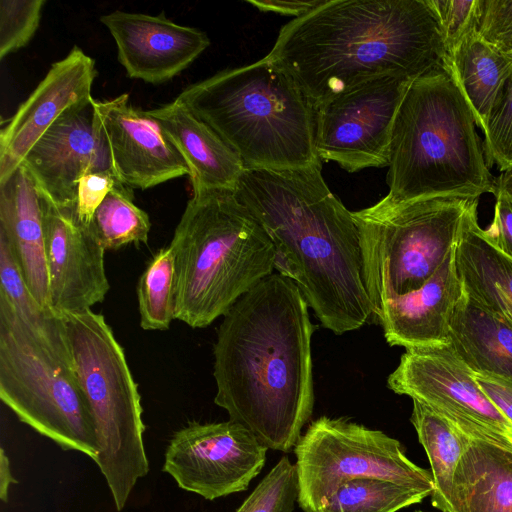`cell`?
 Listing matches in <instances>:
<instances>
[{"label": "cell", "instance_id": "obj_40", "mask_svg": "<svg viewBox=\"0 0 512 512\" xmlns=\"http://www.w3.org/2000/svg\"><path fill=\"white\" fill-rule=\"evenodd\" d=\"M13 483H17V480L11 473L9 458L4 448H0V499L3 502L8 501L9 487Z\"/></svg>", "mask_w": 512, "mask_h": 512}, {"label": "cell", "instance_id": "obj_25", "mask_svg": "<svg viewBox=\"0 0 512 512\" xmlns=\"http://www.w3.org/2000/svg\"><path fill=\"white\" fill-rule=\"evenodd\" d=\"M449 67L466 98L476 126L484 132L512 75V58L472 30L449 59Z\"/></svg>", "mask_w": 512, "mask_h": 512}, {"label": "cell", "instance_id": "obj_7", "mask_svg": "<svg viewBox=\"0 0 512 512\" xmlns=\"http://www.w3.org/2000/svg\"><path fill=\"white\" fill-rule=\"evenodd\" d=\"M62 318L72 365L95 422L99 454L94 462L121 511L149 471L138 386L103 315L87 309Z\"/></svg>", "mask_w": 512, "mask_h": 512}, {"label": "cell", "instance_id": "obj_17", "mask_svg": "<svg viewBox=\"0 0 512 512\" xmlns=\"http://www.w3.org/2000/svg\"><path fill=\"white\" fill-rule=\"evenodd\" d=\"M97 76L95 60L74 46L45 77L0 131V182L20 166L50 126L72 107L90 100Z\"/></svg>", "mask_w": 512, "mask_h": 512}, {"label": "cell", "instance_id": "obj_37", "mask_svg": "<svg viewBox=\"0 0 512 512\" xmlns=\"http://www.w3.org/2000/svg\"><path fill=\"white\" fill-rule=\"evenodd\" d=\"M494 195L493 220L484 234L496 249L512 259V197L500 189Z\"/></svg>", "mask_w": 512, "mask_h": 512}, {"label": "cell", "instance_id": "obj_16", "mask_svg": "<svg viewBox=\"0 0 512 512\" xmlns=\"http://www.w3.org/2000/svg\"><path fill=\"white\" fill-rule=\"evenodd\" d=\"M103 135L117 179L131 189H148L185 175L188 163L146 111L135 108L124 93L95 99Z\"/></svg>", "mask_w": 512, "mask_h": 512}, {"label": "cell", "instance_id": "obj_28", "mask_svg": "<svg viewBox=\"0 0 512 512\" xmlns=\"http://www.w3.org/2000/svg\"><path fill=\"white\" fill-rule=\"evenodd\" d=\"M132 190L122 183L116 184L87 226L105 250L148 241L151 222L148 214L133 202Z\"/></svg>", "mask_w": 512, "mask_h": 512}, {"label": "cell", "instance_id": "obj_10", "mask_svg": "<svg viewBox=\"0 0 512 512\" xmlns=\"http://www.w3.org/2000/svg\"><path fill=\"white\" fill-rule=\"evenodd\" d=\"M294 454L304 512H318L341 484L357 478L385 479L430 495L434 489L431 472L413 463L397 439L347 418L312 421Z\"/></svg>", "mask_w": 512, "mask_h": 512}, {"label": "cell", "instance_id": "obj_21", "mask_svg": "<svg viewBox=\"0 0 512 512\" xmlns=\"http://www.w3.org/2000/svg\"><path fill=\"white\" fill-rule=\"evenodd\" d=\"M146 112L166 132L188 163L193 190H235L244 164L209 125L177 99Z\"/></svg>", "mask_w": 512, "mask_h": 512}, {"label": "cell", "instance_id": "obj_24", "mask_svg": "<svg viewBox=\"0 0 512 512\" xmlns=\"http://www.w3.org/2000/svg\"><path fill=\"white\" fill-rule=\"evenodd\" d=\"M450 344L474 373L512 381V326L465 291L451 320Z\"/></svg>", "mask_w": 512, "mask_h": 512}, {"label": "cell", "instance_id": "obj_8", "mask_svg": "<svg viewBox=\"0 0 512 512\" xmlns=\"http://www.w3.org/2000/svg\"><path fill=\"white\" fill-rule=\"evenodd\" d=\"M475 199L440 196L395 202L384 197L352 212L374 317L384 300L419 289L439 268L456 247Z\"/></svg>", "mask_w": 512, "mask_h": 512}, {"label": "cell", "instance_id": "obj_44", "mask_svg": "<svg viewBox=\"0 0 512 512\" xmlns=\"http://www.w3.org/2000/svg\"><path fill=\"white\" fill-rule=\"evenodd\" d=\"M416 512H425V511H422V510H417Z\"/></svg>", "mask_w": 512, "mask_h": 512}, {"label": "cell", "instance_id": "obj_11", "mask_svg": "<svg viewBox=\"0 0 512 512\" xmlns=\"http://www.w3.org/2000/svg\"><path fill=\"white\" fill-rule=\"evenodd\" d=\"M387 386L427 405L469 439L512 451V424L483 393L450 343L406 349Z\"/></svg>", "mask_w": 512, "mask_h": 512}, {"label": "cell", "instance_id": "obj_3", "mask_svg": "<svg viewBox=\"0 0 512 512\" xmlns=\"http://www.w3.org/2000/svg\"><path fill=\"white\" fill-rule=\"evenodd\" d=\"M266 56L315 108L373 79L450 69L430 0H325L284 25Z\"/></svg>", "mask_w": 512, "mask_h": 512}, {"label": "cell", "instance_id": "obj_6", "mask_svg": "<svg viewBox=\"0 0 512 512\" xmlns=\"http://www.w3.org/2000/svg\"><path fill=\"white\" fill-rule=\"evenodd\" d=\"M176 99L209 125L245 168L290 169L321 161L314 104L267 56L191 84Z\"/></svg>", "mask_w": 512, "mask_h": 512}, {"label": "cell", "instance_id": "obj_34", "mask_svg": "<svg viewBox=\"0 0 512 512\" xmlns=\"http://www.w3.org/2000/svg\"><path fill=\"white\" fill-rule=\"evenodd\" d=\"M440 23L448 61L477 28L478 0H430Z\"/></svg>", "mask_w": 512, "mask_h": 512}, {"label": "cell", "instance_id": "obj_12", "mask_svg": "<svg viewBox=\"0 0 512 512\" xmlns=\"http://www.w3.org/2000/svg\"><path fill=\"white\" fill-rule=\"evenodd\" d=\"M413 80L385 76L362 83L316 107V151L348 172L389 164L392 128Z\"/></svg>", "mask_w": 512, "mask_h": 512}, {"label": "cell", "instance_id": "obj_13", "mask_svg": "<svg viewBox=\"0 0 512 512\" xmlns=\"http://www.w3.org/2000/svg\"><path fill=\"white\" fill-rule=\"evenodd\" d=\"M267 450L231 420L190 422L173 434L162 470L181 489L214 500L246 490L264 467Z\"/></svg>", "mask_w": 512, "mask_h": 512}, {"label": "cell", "instance_id": "obj_41", "mask_svg": "<svg viewBox=\"0 0 512 512\" xmlns=\"http://www.w3.org/2000/svg\"><path fill=\"white\" fill-rule=\"evenodd\" d=\"M496 189L506 192L512 197V169L502 172L495 180Z\"/></svg>", "mask_w": 512, "mask_h": 512}, {"label": "cell", "instance_id": "obj_14", "mask_svg": "<svg viewBox=\"0 0 512 512\" xmlns=\"http://www.w3.org/2000/svg\"><path fill=\"white\" fill-rule=\"evenodd\" d=\"M20 165L46 198L60 208L75 209L79 180L89 173L113 171L95 99L60 116Z\"/></svg>", "mask_w": 512, "mask_h": 512}, {"label": "cell", "instance_id": "obj_32", "mask_svg": "<svg viewBox=\"0 0 512 512\" xmlns=\"http://www.w3.org/2000/svg\"><path fill=\"white\" fill-rule=\"evenodd\" d=\"M45 0L0 1V59L25 47L40 25Z\"/></svg>", "mask_w": 512, "mask_h": 512}, {"label": "cell", "instance_id": "obj_19", "mask_svg": "<svg viewBox=\"0 0 512 512\" xmlns=\"http://www.w3.org/2000/svg\"><path fill=\"white\" fill-rule=\"evenodd\" d=\"M455 248L419 289L383 301L375 318L389 345L410 349L450 343L451 320L464 294Z\"/></svg>", "mask_w": 512, "mask_h": 512}, {"label": "cell", "instance_id": "obj_15", "mask_svg": "<svg viewBox=\"0 0 512 512\" xmlns=\"http://www.w3.org/2000/svg\"><path fill=\"white\" fill-rule=\"evenodd\" d=\"M43 219L50 308L59 316L91 309L110 288L105 248L75 209L60 208L44 195Z\"/></svg>", "mask_w": 512, "mask_h": 512}, {"label": "cell", "instance_id": "obj_20", "mask_svg": "<svg viewBox=\"0 0 512 512\" xmlns=\"http://www.w3.org/2000/svg\"><path fill=\"white\" fill-rule=\"evenodd\" d=\"M0 234L8 241L33 296L44 308L52 310L49 303L43 195L23 165L0 182Z\"/></svg>", "mask_w": 512, "mask_h": 512}, {"label": "cell", "instance_id": "obj_35", "mask_svg": "<svg viewBox=\"0 0 512 512\" xmlns=\"http://www.w3.org/2000/svg\"><path fill=\"white\" fill-rule=\"evenodd\" d=\"M121 183L113 171L94 172L84 175L78 182L75 214L78 221L88 226L92 217L109 191Z\"/></svg>", "mask_w": 512, "mask_h": 512}, {"label": "cell", "instance_id": "obj_43", "mask_svg": "<svg viewBox=\"0 0 512 512\" xmlns=\"http://www.w3.org/2000/svg\"><path fill=\"white\" fill-rule=\"evenodd\" d=\"M510 58H512V48L504 51Z\"/></svg>", "mask_w": 512, "mask_h": 512}, {"label": "cell", "instance_id": "obj_30", "mask_svg": "<svg viewBox=\"0 0 512 512\" xmlns=\"http://www.w3.org/2000/svg\"><path fill=\"white\" fill-rule=\"evenodd\" d=\"M175 255L169 245L153 256L142 273L137 297L140 326L144 330H167L175 319Z\"/></svg>", "mask_w": 512, "mask_h": 512}, {"label": "cell", "instance_id": "obj_36", "mask_svg": "<svg viewBox=\"0 0 512 512\" xmlns=\"http://www.w3.org/2000/svg\"><path fill=\"white\" fill-rule=\"evenodd\" d=\"M477 31L495 46L512 35V0H478Z\"/></svg>", "mask_w": 512, "mask_h": 512}, {"label": "cell", "instance_id": "obj_39", "mask_svg": "<svg viewBox=\"0 0 512 512\" xmlns=\"http://www.w3.org/2000/svg\"><path fill=\"white\" fill-rule=\"evenodd\" d=\"M324 1L325 0H247L248 3L255 6L260 11L290 15L296 18L307 14L320 6Z\"/></svg>", "mask_w": 512, "mask_h": 512}, {"label": "cell", "instance_id": "obj_9", "mask_svg": "<svg viewBox=\"0 0 512 512\" xmlns=\"http://www.w3.org/2000/svg\"><path fill=\"white\" fill-rule=\"evenodd\" d=\"M0 398L20 421L63 450L96 460L95 422L73 365L40 342L2 297Z\"/></svg>", "mask_w": 512, "mask_h": 512}, {"label": "cell", "instance_id": "obj_29", "mask_svg": "<svg viewBox=\"0 0 512 512\" xmlns=\"http://www.w3.org/2000/svg\"><path fill=\"white\" fill-rule=\"evenodd\" d=\"M429 495L385 479L357 478L341 484L318 512H397Z\"/></svg>", "mask_w": 512, "mask_h": 512}, {"label": "cell", "instance_id": "obj_42", "mask_svg": "<svg viewBox=\"0 0 512 512\" xmlns=\"http://www.w3.org/2000/svg\"><path fill=\"white\" fill-rule=\"evenodd\" d=\"M502 51H506L512 48V35L503 40L498 46Z\"/></svg>", "mask_w": 512, "mask_h": 512}, {"label": "cell", "instance_id": "obj_38", "mask_svg": "<svg viewBox=\"0 0 512 512\" xmlns=\"http://www.w3.org/2000/svg\"><path fill=\"white\" fill-rule=\"evenodd\" d=\"M474 378L487 398L512 424V381L476 373Z\"/></svg>", "mask_w": 512, "mask_h": 512}, {"label": "cell", "instance_id": "obj_33", "mask_svg": "<svg viewBox=\"0 0 512 512\" xmlns=\"http://www.w3.org/2000/svg\"><path fill=\"white\" fill-rule=\"evenodd\" d=\"M484 133L483 151L489 168L512 169V75L506 82Z\"/></svg>", "mask_w": 512, "mask_h": 512}, {"label": "cell", "instance_id": "obj_4", "mask_svg": "<svg viewBox=\"0 0 512 512\" xmlns=\"http://www.w3.org/2000/svg\"><path fill=\"white\" fill-rule=\"evenodd\" d=\"M475 126L451 69L414 79L392 128L385 197L402 202L494 194L496 178Z\"/></svg>", "mask_w": 512, "mask_h": 512}, {"label": "cell", "instance_id": "obj_31", "mask_svg": "<svg viewBox=\"0 0 512 512\" xmlns=\"http://www.w3.org/2000/svg\"><path fill=\"white\" fill-rule=\"evenodd\" d=\"M298 493L296 466L283 456L236 512H293Z\"/></svg>", "mask_w": 512, "mask_h": 512}, {"label": "cell", "instance_id": "obj_26", "mask_svg": "<svg viewBox=\"0 0 512 512\" xmlns=\"http://www.w3.org/2000/svg\"><path fill=\"white\" fill-rule=\"evenodd\" d=\"M412 401L410 421L431 467L434 483L431 502L441 512H449L455 470L466 449L468 437L427 405Z\"/></svg>", "mask_w": 512, "mask_h": 512}, {"label": "cell", "instance_id": "obj_22", "mask_svg": "<svg viewBox=\"0 0 512 512\" xmlns=\"http://www.w3.org/2000/svg\"><path fill=\"white\" fill-rule=\"evenodd\" d=\"M479 199L470 205L455 248L465 293L512 326V259L496 249L478 224Z\"/></svg>", "mask_w": 512, "mask_h": 512}, {"label": "cell", "instance_id": "obj_18", "mask_svg": "<svg viewBox=\"0 0 512 512\" xmlns=\"http://www.w3.org/2000/svg\"><path fill=\"white\" fill-rule=\"evenodd\" d=\"M117 46L127 76L151 84L171 80L210 45L207 34L165 16L115 10L100 17Z\"/></svg>", "mask_w": 512, "mask_h": 512}, {"label": "cell", "instance_id": "obj_23", "mask_svg": "<svg viewBox=\"0 0 512 512\" xmlns=\"http://www.w3.org/2000/svg\"><path fill=\"white\" fill-rule=\"evenodd\" d=\"M449 512H512V451L468 438L455 470Z\"/></svg>", "mask_w": 512, "mask_h": 512}, {"label": "cell", "instance_id": "obj_2", "mask_svg": "<svg viewBox=\"0 0 512 512\" xmlns=\"http://www.w3.org/2000/svg\"><path fill=\"white\" fill-rule=\"evenodd\" d=\"M321 161L290 169L245 168L234 193L262 225L275 270L291 279L322 324L336 335L373 316L353 214L331 192Z\"/></svg>", "mask_w": 512, "mask_h": 512}, {"label": "cell", "instance_id": "obj_5", "mask_svg": "<svg viewBox=\"0 0 512 512\" xmlns=\"http://www.w3.org/2000/svg\"><path fill=\"white\" fill-rule=\"evenodd\" d=\"M175 319L209 326L275 270L268 234L234 190H193L169 244Z\"/></svg>", "mask_w": 512, "mask_h": 512}, {"label": "cell", "instance_id": "obj_27", "mask_svg": "<svg viewBox=\"0 0 512 512\" xmlns=\"http://www.w3.org/2000/svg\"><path fill=\"white\" fill-rule=\"evenodd\" d=\"M0 297L31 333L57 356L72 364L62 316L44 308L31 293L6 238L0 234Z\"/></svg>", "mask_w": 512, "mask_h": 512}, {"label": "cell", "instance_id": "obj_1", "mask_svg": "<svg viewBox=\"0 0 512 512\" xmlns=\"http://www.w3.org/2000/svg\"><path fill=\"white\" fill-rule=\"evenodd\" d=\"M308 303L273 273L223 316L214 345V402L267 449L294 450L314 406Z\"/></svg>", "mask_w": 512, "mask_h": 512}]
</instances>
